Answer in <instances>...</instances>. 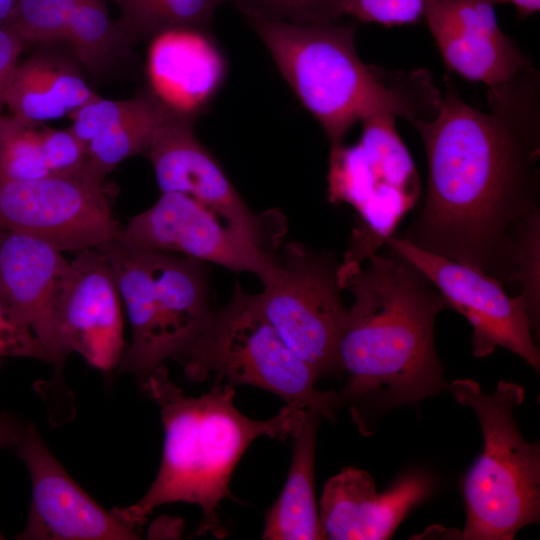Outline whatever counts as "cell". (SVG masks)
<instances>
[{"mask_svg": "<svg viewBox=\"0 0 540 540\" xmlns=\"http://www.w3.org/2000/svg\"><path fill=\"white\" fill-rule=\"evenodd\" d=\"M151 90L142 91L126 100H108L97 96L69 115L74 134L87 144L118 123L141 111L153 96Z\"/></svg>", "mask_w": 540, "mask_h": 540, "instance_id": "29", "label": "cell"}, {"mask_svg": "<svg viewBox=\"0 0 540 540\" xmlns=\"http://www.w3.org/2000/svg\"><path fill=\"white\" fill-rule=\"evenodd\" d=\"M339 263L298 242L283 246L260 278L259 306L286 346L320 377L342 371L339 344L348 309L341 298Z\"/></svg>", "mask_w": 540, "mask_h": 540, "instance_id": "8", "label": "cell"}, {"mask_svg": "<svg viewBox=\"0 0 540 540\" xmlns=\"http://www.w3.org/2000/svg\"><path fill=\"white\" fill-rule=\"evenodd\" d=\"M104 181L84 167L67 175L33 180L0 178V231L79 252L118 239L123 227L110 207Z\"/></svg>", "mask_w": 540, "mask_h": 540, "instance_id": "9", "label": "cell"}, {"mask_svg": "<svg viewBox=\"0 0 540 540\" xmlns=\"http://www.w3.org/2000/svg\"><path fill=\"white\" fill-rule=\"evenodd\" d=\"M15 355L48 361L43 347L29 330L15 325L0 304V356Z\"/></svg>", "mask_w": 540, "mask_h": 540, "instance_id": "32", "label": "cell"}, {"mask_svg": "<svg viewBox=\"0 0 540 540\" xmlns=\"http://www.w3.org/2000/svg\"><path fill=\"white\" fill-rule=\"evenodd\" d=\"M194 115L178 113L156 133L148 156L161 193L185 194L231 226L274 251L282 232L280 215L253 213L194 132ZM279 247V246H278Z\"/></svg>", "mask_w": 540, "mask_h": 540, "instance_id": "12", "label": "cell"}, {"mask_svg": "<svg viewBox=\"0 0 540 540\" xmlns=\"http://www.w3.org/2000/svg\"><path fill=\"white\" fill-rule=\"evenodd\" d=\"M301 104L320 123L331 147L358 121L381 112L411 123L438 108V91L425 75L396 76L362 62L354 24L248 20ZM428 110V109H427Z\"/></svg>", "mask_w": 540, "mask_h": 540, "instance_id": "4", "label": "cell"}, {"mask_svg": "<svg viewBox=\"0 0 540 540\" xmlns=\"http://www.w3.org/2000/svg\"><path fill=\"white\" fill-rule=\"evenodd\" d=\"M489 111L449 86L432 119L416 120L428 184L416 218L399 237L515 282L524 238L540 227V77L529 67L489 87Z\"/></svg>", "mask_w": 540, "mask_h": 540, "instance_id": "1", "label": "cell"}, {"mask_svg": "<svg viewBox=\"0 0 540 540\" xmlns=\"http://www.w3.org/2000/svg\"><path fill=\"white\" fill-rule=\"evenodd\" d=\"M0 363H1V361H0Z\"/></svg>", "mask_w": 540, "mask_h": 540, "instance_id": "37", "label": "cell"}, {"mask_svg": "<svg viewBox=\"0 0 540 540\" xmlns=\"http://www.w3.org/2000/svg\"><path fill=\"white\" fill-rule=\"evenodd\" d=\"M18 456L32 482V501L21 540H128L136 529L114 510L96 503L64 470L42 441L34 424H26L16 441Z\"/></svg>", "mask_w": 540, "mask_h": 540, "instance_id": "13", "label": "cell"}, {"mask_svg": "<svg viewBox=\"0 0 540 540\" xmlns=\"http://www.w3.org/2000/svg\"><path fill=\"white\" fill-rule=\"evenodd\" d=\"M385 245L420 269L439 290L445 305L469 321L476 357L503 347L539 371L540 353L532 336L536 328L524 305L517 297H509L499 281L473 267L424 251L399 236L391 235Z\"/></svg>", "mask_w": 540, "mask_h": 540, "instance_id": "10", "label": "cell"}, {"mask_svg": "<svg viewBox=\"0 0 540 540\" xmlns=\"http://www.w3.org/2000/svg\"><path fill=\"white\" fill-rule=\"evenodd\" d=\"M57 326L69 355L109 371L125 349L120 295L104 254L97 248L76 252L57 302Z\"/></svg>", "mask_w": 540, "mask_h": 540, "instance_id": "14", "label": "cell"}, {"mask_svg": "<svg viewBox=\"0 0 540 540\" xmlns=\"http://www.w3.org/2000/svg\"><path fill=\"white\" fill-rule=\"evenodd\" d=\"M495 0H425L424 16L446 66L494 87L531 67L497 20Z\"/></svg>", "mask_w": 540, "mask_h": 540, "instance_id": "16", "label": "cell"}, {"mask_svg": "<svg viewBox=\"0 0 540 540\" xmlns=\"http://www.w3.org/2000/svg\"><path fill=\"white\" fill-rule=\"evenodd\" d=\"M106 257L131 328L118 365L120 372L141 383L165 361L161 350L159 321L152 268L145 247L121 238L98 247Z\"/></svg>", "mask_w": 540, "mask_h": 540, "instance_id": "19", "label": "cell"}, {"mask_svg": "<svg viewBox=\"0 0 540 540\" xmlns=\"http://www.w3.org/2000/svg\"><path fill=\"white\" fill-rule=\"evenodd\" d=\"M42 43L18 63L10 77L4 102L11 115L40 124L70 114L96 98L74 56Z\"/></svg>", "mask_w": 540, "mask_h": 540, "instance_id": "20", "label": "cell"}, {"mask_svg": "<svg viewBox=\"0 0 540 540\" xmlns=\"http://www.w3.org/2000/svg\"><path fill=\"white\" fill-rule=\"evenodd\" d=\"M151 40V91L174 109L196 116L222 83L221 52L205 29L168 30Z\"/></svg>", "mask_w": 540, "mask_h": 540, "instance_id": "18", "label": "cell"}, {"mask_svg": "<svg viewBox=\"0 0 540 540\" xmlns=\"http://www.w3.org/2000/svg\"><path fill=\"white\" fill-rule=\"evenodd\" d=\"M116 21L131 44L168 30L209 27L216 9L229 0H112Z\"/></svg>", "mask_w": 540, "mask_h": 540, "instance_id": "25", "label": "cell"}, {"mask_svg": "<svg viewBox=\"0 0 540 540\" xmlns=\"http://www.w3.org/2000/svg\"><path fill=\"white\" fill-rule=\"evenodd\" d=\"M145 248L154 277L163 358L176 360L212 313L204 262Z\"/></svg>", "mask_w": 540, "mask_h": 540, "instance_id": "21", "label": "cell"}, {"mask_svg": "<svg viewBox=\"0 0 540 540\" xmlns=\"http://www.w3.org/2000/svg\"><path fill=\"white\" fill-rule=\"evenodd\" d=\"M21 430L22 426L15 419L9 415L0 414V449L15 446ZM2 538L3 535L0 532V539Z\"/></svg>", "mask_w": 540, "mask_h": 540, "instance_id": "34", "label": "cell"}, {"mask_svg": "<svg viewBox=\"0 0 540 540\" xmlns=\"http://www.w3.org/2000/svg\"><path fill=\"white\" fill-rule=\"evenodd\" d=\"M60 42L91 76L114 68L132 45L108 12L107 0H79L64 27Z\"/></svg>", "mask_w": 540, "mask_h": 540, "instance_id": "23", "label": "cell"}, {"mask_svg": "<svg viewBox=\"0 0 540 540\" xmlns=\"http://www.w3.org/2000/svg\"><path fill=\"white\" fill-rule=\"evenodd\" d=\"M18 0H0V24H6Z\"/></svg>", "mask_w": 540, "mask_h": 540, "instance_id": "36", "label": "cell"}, {"mask_svg": "<svg viewBox=\"0 0 540 540\" xmlns=\"http://www.w3.org/2000/svg\"><path fill=\"white\" fill-rule=\"evenodd\" d=\"M395 115L381 112L362 122L357 144L331 147L328 200L347 203L358 214L340 269L361 265L385 244L416 204L420 180L412 157L395 128Z\"/></svg>", "mask_w": 540, "mask_h": 540, "instance_id": "7", "label": "cell"}, {"mask_svg": "<svg viewBox=\"0 0 540 540\" xmlns=\"http://www.w3.org/2000/svg\"><path fill=\"white\" fill-rule=\"evenodd\" d=\"M121 239L143 247L179 252L260 279L278 255L231 226L197 200L175 192L162 193L157 202L130 219Z\"/></svg>", "mask_w": 540, "mask_h": 540, "instance_id": "11", "label": "cell"}, {"mask_svg": "<svg viewBox=\"0 0 540 540\" xmlns=\"http://www.w3.org/2000/svg\"><path fill=\"white\" fill-rule=\"evenodd\" d=\"M425 0H344L343 15L360 22L386 26L418 22L424 16Z\"/></svg>", "mask_w": 540, "mask_h": 540, "instance_id": "30", "label": "cell"}, {"mask_svg": "<svg viewBox=\"0 0 540 540\" xmlns=\"http://www.w3.org/2000/svg\"><path fill=\"white\" fill-rule=\"evenodd\" d=\"M318 416L304 410L294 427L291 466L282 492L266 515L262 539H325L313 479Z\"/></svg>", "mask_w": 540, "mask_h": 540, "instance_id": "22", "label": "cell"}, {"mask_svg": "<svg viewBox=\"0 0 540 540\" xmlns=\"http://www.w3.org/2000/svg\"><path fill=\"white\" fill-rule=\"evenodd\" d=\"M367 260L338 272L341 289L354 296L339 344L348 373L340 401L415 405L446 386L434 342L445 302L420 269L394 252Z\"/></svg>", "mask_w": 540, "mask_h": 540, "instance_id": "2", "label": "cell"}, {"mask_svg": "<svg viewBox=\"0 0 540 540\" xmlns=\"http://www.w3.org/2000/svg\"><path fill=\"white\" fill-rule=\"evenodd\" d=\"M178 113L182 112L169 106L154 93L141 111L87 144L84 169L91 176L104 181L123 160L148 152L160 127Z\"/></svg>", "mask_w": 540, "mask_h": 540, "instance_id": "24", "label": "cell"}, {"mask_svg": "<svg viewBox=\"0 0 540 540\" xmlns=\"http://www.w3.org/2000/svg\"><path fill=\"white\" fill-rule=\"evenodd\" d=\"M140 386L160 409L164 427L162 461L147 493L137 503L113 510L136 529L163 504H196L202 511L196 534L224 537L227 532L219 510L224 499H234L229 483L240 458L260 436L278 440L291 437L306 409L286 404L270 419L253 420L234 406L233 385L215 380L207 393L196 398L187 396L171 381L163 364Z\"/></svg>", "mask_w": 540, "mask_h": 540, "instance_id": "3", "label": "cell"}, {"mask_svg": "<svg viewBox=\"0 0 540 540\" xmlns=\"http://www.w3.org/2000/svg\"><path fill=\"white\" fill-rule=\"evenodd\" d=\"M433 478L408 472L391 488L378 492L365 471L346 467L325 484L319 520L325 539H389L408 513L434 490Z\"/></svg>", "mask_w": 540, "mask_h": 540, "instance_id": "17", "label": "cell"}, {"mask_svg": "<svg viewBox=\"0 0 540 540\" xmlns=\"http://www.w3.org/2000/svg\"><path fill=\"white\" fill-rule=\"evenodd\" d=\"M248 20L339 22L344 0H230Z\"/></svg>", "mask_w": 540, "mask_h": 540, "instance_id": "28", "label": "cell"}, {"mask_svg": "<svg viewBox=\"0 0 540 540\" xmlns=\"http://www.w3.org/2000/svg\"><path fill=\"white\" fill-rule=\"evenodd\" d=\"M445 387L475 412L484 438L483 451L463 480L467 517L461 538L511 540L540 518L539 444L522 437L514 417L524 388L501 380L486 393L471 379Z\"/></svg>", "mask_w": 540, "mask_h": 540, "instance_id": "5", "label": "cell"}, {"mask_svg": "<svg viewBox=\"0 0 540 540\" xmlns=\"http://www.w3.org/2000/svg\"><path fill=\"white\" fill-rule=\"evenodd\" d=\"M69 266L52 245L0 231V304L15 325L33 333L56 374L68 356L58 332L57 302Z\"/></svg>", "mask_w": 540, "mask_h": 540, "instance_id": "15", "label": "cell"}, {"mask_svg": "<svg viewBox=\"0 0 540 540\" xmlns=\"http://www.w3.org/2000/svg\"><path fill=\"white\" fill-rule=\"evenodd\" d=\"M496 4H513L520 16L534 14L540 9V0H495Z\"/></svg>", "mask_w": 540, "mask_h": 540, "instance_id": "35", "label": "cell"}, {"mask_svg": "<svg viewBox=\"0 0 540 540\" xmlns=\"http://www.w3.org/2000/svg\"><path fill=\"white\" fill-rule=\"evenodd\" d=\"M39 124L12 115L0 116V178L33 180L47 177L39 135Z\"/></svg>", "mask_w": 540, "mask_h": 540, "instance_id": "26", "label": "cell"}, {"mask_svg": "<svg viewBox=\"0 0 540 540\" xmlns=\"http://www.w3.org/2000/svg\"><path fill=\"white\" fill-rule=\"evenodd\" d=\"M79 0H18L8 25L25 43L60 42Z\"/></svg>", "mask_w": 540, "mask_h": 540, "instance_id": "27", "label": "cell"}, {"mask_svg": "<svg viewBox=\"0 0 540 540\" xmlns=\"http://www.w3.org/2000/svg\"><path fill=\"white\" fill-rule=\"evenodd\" d=\"M176 361L192 382L214 376L233 386H256L278 395L286 404L330 419L340 402L338 393L315 387L316 371L286 346L263 314L256 294L247 293L238 282L230 301L212 311Z\"/></svg>", "mask_w": 540, "mask_h": 540, "instance_id": "6", "label": "cell"}, {"mask_svg": "<svg viewBox=\"0 0 540 540\" xmlns=\"http://www.w3.org/2000/svg\"><path fill=\"white\" fill-rule=\"evenodd\" d=\"M40 143L51 175H67L79 171L85 162L87 146L71 128H39Z\"/></svg>", "mask_w": 540, "mask_h": 540, "instance_id": "31", "label": "cell"}, {"mask_svg": "<svg viewBox=\"0 0 540 540\" xmlns=\"http://www.w3.org/2000/svg\"><path fill=\"white\" fill-rule=\"evenodd\" d=\"M24 41L6 24H0V116L10 77L18 64Z\"/></svg>", "mask_w": 540, "mask_h": 540, "instance_id": "33", "label": "cell"}]
</instances>
